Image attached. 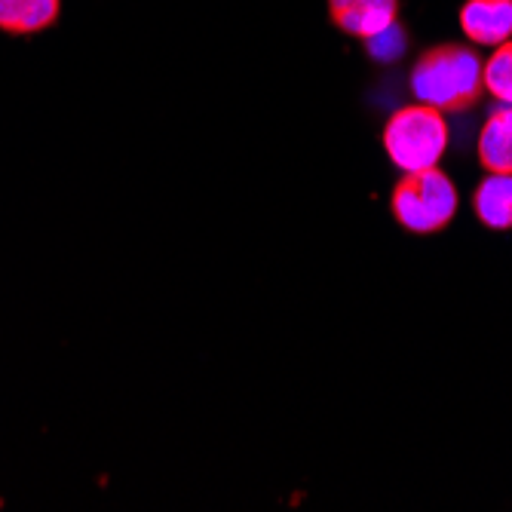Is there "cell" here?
<instances>
[{
    "label": "cell",
    "instance_id": "cell-1",
    "mask_svg": "<svg viewBox=\"0 0 512 512\" xmlns=\"http://www.w3.org/2000/svg\"><path fill=\"white\" fill-rule=\"evenodd\" d=\"M411 92L442 114H467L485 96L482 59L467 43H439L411 68Z\"/></svg>",
    "mask_w": 512,
    "mask_h": 512
},
{
    "label": "cell",
    "instance_id": "cell-2",
    "mask_svg": "<svg viewBox=\"0 0 512 512\" xmlns=\"http://www.w3.org/2000/svg\"><path fill=\"white\" fill-rule=\"evenodd\" d=\"M384 151L402 172L433 169L448 151L445 114L424 102L399 108L384 126Z\"/></svg>",
    "mask_w": 512,
    "mask_h": 512
},
{
    "label": "cell",
    "instance_id": "cell-3",
    "mask_svg": "<svg viewBox=\"0 0 512 512\" xmlns=\"http://www.w3.org/2000/svg\"><path fill=\"white\" fill-rule=\"evenodd\" d=\"M393 215L396 221L417 237L439 234L451 224L457 212V188L442 169L405 172L393 188Z\"/></svg>",
    "mask_w": 512,
    "mask_h": 512
},
{
    "label": "cell",
    "instance_id": "cell-4",
    "mask_svg": "<svg viewBox=\"0 0 512 512\" xmlns=\"http://www.w3.org/2000/svg\"><path fill=\"white\" fill-rule=\"evenodd\" d=\"M399 0H329V19L356 40H375L396 25Z\"/></svg>",
    "mask_w": 512,
    "mask_h": 512
},
{
    "label": "cell",
    "instance_id": "cell-5",
    "mask_svg": "<svg viewBox=\"0 0 512 512\" xmlns=\"http://www.w3.org/2000/svg\"><path fill=\"white\" fill-rule=\"evenodd\" d=\"M460 28L482 46L506 43L512 37V0H467L460 7Z\"/></svg>",
    "mask_w": 512,
    "mask_h": 512
},
{
    "label": "cell",
    "instance_id": "cell-6",
    "mask_svg": "<svg viewBox=\"0 0 512 512\" xmlns=\"http://www.w3.org/2000/svg\"><path fill=\"white\" fill-rule=\"evenodd\" d=\"M62 0H0V31L31 37L59 22Z\"/></svg>",
    "mask_w": 512,
    "mask_h": 512
},
{
    "label": "cell",
    "instance_id": "cell-7",
    "mask_svg": "<svg viewBox=\"0 0 512 512\" xmlns=\"http://www.w3.org/2000/svg\"><path fill=\"white\" fill-rule=\"evenodd\" d=\"M479 163L488 172L512 175V105H500L488 114L479 132Z\"/></svg>",
    "mask_w": 512,
    "mask_h": 512
},
{
    "label": "cell",
    "instance_id": "cell-8",
    "mask_svg": "<svg viewBox=\"0 0 512 512\" xmlns=\"http://www.w3.org/2000/svg\"><path fill=\"white\" fill-rule=\"evenodd\" d=\"M476 218L491 230H512V175L488 172L473 197Z\"/></svg>",
    "mask_w": 512,
    "mask_h": 512
},
{
    "label": "cell",
    "instance_id": "cell-9",
    "mask_svg": "<svg viewBox=\"0 0 512 512\" xmlns=\"http://www.w3.org/2000/svg\"><path fill=\"white\" fill-rule=\"evenodd\" d=\"M482 83L485 92L500 105H512V37L500 43L488 62H482Z\"/></svg>",
    "mask_w": 512,
    "mask_h": 512
}]
</instances>
